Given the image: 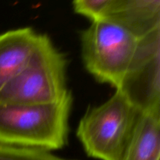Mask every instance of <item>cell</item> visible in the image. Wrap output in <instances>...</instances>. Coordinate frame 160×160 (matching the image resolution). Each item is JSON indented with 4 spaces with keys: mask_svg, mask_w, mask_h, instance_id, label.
<instances>
[{
    "mask_svg": "<svg viewBox=\"0 0 160 160\" xmlns=\"http://www.w3.org/2000/svg\"><path fill=\"white\" fill-rule=\"evenodd\" d=\"M69 91L45 104L0 103V143L52 151L67 143L71 110Z\"/></svg>",
    "mask_w": 160,
    "mask_h": 160,
    "instance_id": "6da1fadb",
    "label": "cell"
},
{
    "mask_svg": "<svg viewBox=\"0 0 160 160\" xmlns=\"http://www.w3.org/2000/svg\"><path fill=\"white\" fill-rule=\"evenodd\" d=\"M67 59L48 36L38 34L23 67L0 92V103L45 104L57 102L69 90Z\"/></svg>",
    "mask_w": 160,
    "mask_h": 160,
    "instance_id": "7a4b0ae2",
    "label": "cell"
},
{
    "mask_svg": "<svg viewBox=\"0 0 160 160\" xmlns=\"http://www.w3.org/2000/svg\"><path fill=\"white\" fill-rule=\"evenodd\" d=\"M140 113L117 89L107 101L88 109L77 129L88 156L99 160H120Z\"/></svg>",
    "mask_w": 160,
    "mask_h": 160,
    "instance_id": "3957f363",
    "label": "cell"
},
{
    "mask_svg": "<svg viewBox=\"0 0 160 160\" xmlns=\"http://www.w3.org/2000/svg\"><path fill=\"white\" fill-rule=\"evenodd\" d=\"M139 39L125 28L104 19L92 20L81 37L86 70L98 81L117 89L134 57Z\"/></svg>",
    "mask_w": 160,
    "mask_h": 160,
    "instance_id": "277c9868",
    "label": "cell"
},
{
    "mask_svg": "<svg viewBox=\"0 0 160 160\" xmlns=\"http://www.w3.org/2000/svg\"><path fill=\"white\" fill-rule=\"evenodd\" d=\"M117 90L139 112H160V29L139 39Z\"/></svg>",
    "mask_w": 160,
    "mask_h": 160,
    "instance_id": "5b68a950",
    "label": "cell"
},
{
    "mask_svg": "<svg viewBox=\"0 0 160 160\" xmlns=\"http://www.w3.org/2000/svg\"><path fill=\"white\" fill-rule=\"evenodd\" d=\"M98 18L116 23L141 38L160 29V0H111Z\"/></svg>",
    "mask_w": 160,
    "mask_h": 160,
    "instance_id": "8992f818",
    "label": "cell"
},
{
    "mask_svg": "<svg viewBox=\"0 0 160 160\" xmlns=\"http://www.w3.org/2000/svg\"><path fill=\"white\" fill-rule=\"evenodd\" d=\"M38 34L29 27L0 34V92L30 57Z\"/></svg>",
    "mask_w": 160,
    "mask_h": 160,
    "instance_id": "52a82bcc",
    "label": "cell"
},
{
    "mask_svg": "<svg viewBox=\"0 0 160 160\" xmlns=\"http://www.w3.org/2000/svg\"><path fill=\"white\" fill-rule=\"evenodd\" d=\"M160 112H141L120 160H159Z\"/></svg>",
    "mask_w": 160,
    "mask_h": 160,
    "instance_id": "ba28073f",
    "label": "cell"
},
{
    "mask_svg": "<svg viewBox=\"0 0 160 160\" xmlns=\"http://www.w3.org/2000/svg\"><path fill=\"white\" fill-rule=\"evenodd\" d=\"M0 160H74L59 157L51 151L0 143Z\"/></svg>",
    "mask_w": 160,
    "mask_h": 160,
    "instance_id": "9c48e42d",
    "label": "cell"
},
{
    "mask_svg": "<svg viewBox=\"0 0 160 160\" xmlns=\"http://www.w3.org/2000/svg\"><path fill=\"white\" fill-rule=\"evenodd\" d=\"M111 0H73V8L77 13L91 20L97 19Z\"/></svg>",
    "mask_w": 160,
    "mask_h": 160,
    "instance_id": "30bf717a",
    "label": "cell"
}]
</instances>
